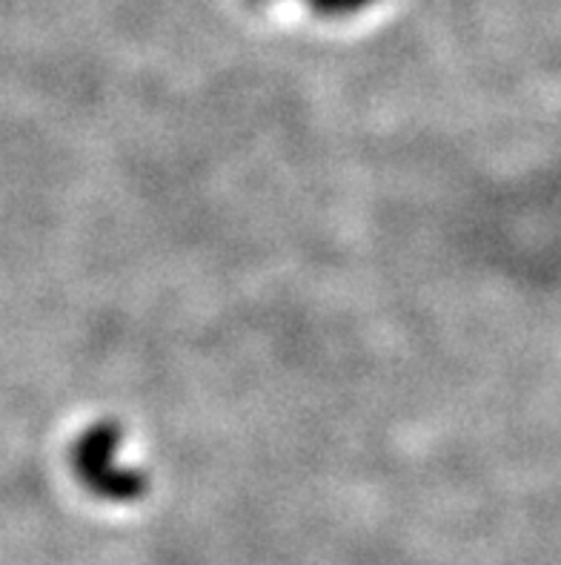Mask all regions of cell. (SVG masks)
I'll list each match as a JSON object with an SVG mask.
<instances>
[{
    "mask_svg": "<svg viewBox=\"0 0 561 565\" xmlns=\"http://www.w3.org/2000/svg\"><path fill=\"white\" fill-rule=\"evenodd\" d=\"M370 0H313V7L324 14H349L367 7Z\"/></svg>",
    "mask_w": 561,
    "mask_h": 565,
    "instance_id": "7a4b0ae2",
    "label": "cell"
},
{
    "mask_svg": "<svg viewBox=\"0 0 561 565\" xmlns=\"http://www.w3.org/2000/svg\"><path fill=\"white\" fill-rule=\"evenodd\" d=\"M121 428L100 423L89 428L75 445V471L93 494L109 502H132L147 494V477L118 466Z\"/></svg>",
    "mask_w": 561,
    "mask_h": 565,
    "instance_id": "6da1fadb",
    "label": "cell"
}]
</instances>
